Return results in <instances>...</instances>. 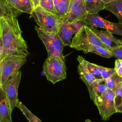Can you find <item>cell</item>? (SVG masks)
Instances as JSON below:
<instances>
[{
    "instance_id": "6da1fadb",
    "label": "cell",
    "mask_w": 122,
    "mask_h": 122,
    "mask_svg": "<svg viewBox=\"0 0 122 122\" xmlns=\"http://www.w3.org/2000/svg\"><path fill=\"white\" fill-rule=\"evenodd\" d=\"M15 16L0 19V60L9 55L28 56L26 42Z\"/></svg>"
},
{
    "instance_id": "7a4b0ae2",
    "label": "cell",
    "mask_w": 122,
    "mask_h": 122,
    "mask_svg": "<svg viewBox=\"0 0 122 122\" xmlns=\"http://www.w3.org/2000/svg\"><path fill=\"white\" fill-rule=\"evenodd\" d=\"M42 68L47 80L53 84L66 78L67 67L64 58L57 56L48 57Z\"/></svg>"
},
{
    "instance_id": "3957f363",
    "label": "cell",
    "mask_w": 122,
    "mask_h": 122,
    "mask_svg": "<svg viewBox=\"0 0 122 122\" xmlns=\"http://www.w3.org/2000/svg\"><path fill=\"white\" fill-rule=\"evenodd\" d=\"M92 44L109 49L99 39L87 26H82L72 39L71 48L83 51L89 45Z\"/></svg>"
},
{
    "instance_id": "277c9868",
    "label": "cell",
    "mask_w": 122,
    "mask_h": 122,
    "mask_svg": "<svg viewBox=\"0 0 122 122\" xmlns=\"http://www.w3.org/2000/svg\"><path fill=\"white\" fill-rule=\"evenodd\" d=\"M35 30L46 47L48 57L57 56L64 58L62 54L64 45L57 33L46 31L37 26Z\"/></svg>"
},
{
    "instance_id": "5b68a950",
    "label": "cell",
    "mask_w": 122,
    "mask_h": 122,
    "mask_svg": "<svg viewBox=\"0 0 122 122\" xmlns=\"http://www.w3.org/2000/svg\"><path fill=\"white\" fill-rule=\"evenodd\" d=\"M31 16L42 30L51 32H57V25L59 18L41 7L40 5L35 7Z\"/></svg>"
},
{
    "instance_id": "8992f818",
    "label": "cell",
    "mask_w": 122,
    "mask_h": 122,
    "mask_svg": "<svg viewBox=\"0 0 122 122\" xmlns=\"http://www.w3.org/2000/svg\"><path fill=\"white\" fill-rule=\"evenodd\" d=\"M27 56L9 55L1 61V84L20 70L27 61Z\"/></svg>"
},
{
    "instance_id": "52a82bcc",
    "label": "cell",
    "mask_w": 122,
    "mask_h": 122,
    "mask_svg": "<svg viewBox=\"0 0 122 122\" xmlns=\"http://www.w3.org/2000/svg\"><path fill=\"white\" fill-rule=\"evenodd\" d=\"M115 93L113 90L108 89L93 101L97 106L99 113L104 121L108 120L114 113H116L114 105Z\"/></svg>"
},
{
    "instance_id": "ba28073f",
    "label": "cell",
    "mask_w": 122,
    "mask_h": 122,
    "mask_svg": "<svg viewBox=\"0 0 122 122\" xmlns=\"http://www.w3.org/2000/svg\"><path fill=\"white\" fill-rule=\"evenodd\" d=\"M21 76V71L19 70L1 84L12 111L16 107V103L19 101L18 91Z\"/></svg>"
},
{
    "instance_id": "9c48e42d",
    "label": "cell",
    "mask_w": 122,
    "mask_h": 122,
    "mask_svg": "<svg viewBox=\"0 0 122 122\" xmlns=\"http://www.w3.org/2000/svg\"><path fill=\"white\" fill-rule=\"evenodd\" d=\"M83 20L91 27L104 29L112 34H116L122 36V24L114 23L107 20L101 17L98 13L87 14Z\"/></svg>"
},
{
    "instance_id": "30bf717a",
    "label": "cell",
    "mask_w": 122,
    "mask_h": 122,
    "mask_svg": "<svg viewBox=\"0 0 122 122\" xmlns=\"http://www.w3.org/2000/svg\"><path fill=\"white\" fill-rule=\"evenodd\" d=\"M87 14L83 0H71L64 19L69 23H71L76 20H83Z\"/></svg>"
},
{
    "instance_id": "8fae6325",
    "label": "cell",
    "mask_w": 122,
    "mask_h": 122,
    "mask_svg": "<svg viewBox=\"0 0 122 122\" xmlns=\"http://www.w3.org/2000/svg\"><path fill=\"white\" fill-rule=\"evenodd\" d=\"M89 28L110 51L111 49L122 46L120 40L116 39L112 35V33L108 31L98 30L93 27H90Z\"/></svg>"
},
{
    "instance_id": "7c38bea8",
    "label": "cell",
    "mask_w": 122,
    "mask_h": 122,
    "mask_svg": "<svg viewBox=\"0 0 122 122\" xmlns=\"http://www.w3.org/2000/svg\"><path fill=\"white\" fill-rule=\"evenodd\" d=\"M57 34L62 41L64 46H70L74 30L70 23L64 18H59L57 25Z\"/></svg>"
},
{
    "instance_id": "4fadbf2b",
    "label": "cell",
    "mask_w": 122,
    "mask_h": 122,
    "mask_svg": "<svg viewBox=\"0 0 122 122\" xmlns=\"http://www.w3.org/2000/svg\"><path fill=\"white\" fill-rule=\"evenodd\" d=\"M10 105L3 88L0 86V122H13Z\"/></svg>"
},
{
    "instance_id": "5bb4252c",
    "label": "cell",
    "mask_w": 122,
    "mask_h": 122,
    "mask_svg": "<svg viewBox=\"0 0 122 122\" xmlns=\"http://www.w3.org/2000/svg\"><path fill=\"white\" fill-rule=\"evenodd\" d=\"M87 87L89 92L90 98L92 101L103 94L108 90L105 79H95L91 84Z\"/></svg>"
},
{
    "instance_id": "9a60e30c",
    "label": "cell",
    "mask_w": 122,
    "mask_h": 122,
    "mask_svg": "<svg viewBox=\"0 0 122 122\" xmlns=\"http://www.w3.org/2000/svg\"><path fill=\"white\" fill-rule=\"evenodd\" d=\"M77 61L79 62L78 71L80 78L87 86L91 84L95 79L87 67L85 63L86 60L82 56H78Z\"/></svg>"
},
{
    "instance_id": "2e32d148",
    "label": "cell",
    "mask_w": 122,
    "mask_h": 122,
    "mask_svg": "<svg viewBox=\"0 0 122 122\" xmlns=\"http://www.w3.org/2000/svg\"><path fill=\"white\" fill-rule=\"evenodd\" d=\"M17 10L31 14L34 7L31 0H7Z\"/></svg>"
},
{
    "instance_id": "e0dca14e",
    "label": "cell",
    "mask_w": 122,
    "mask_h": 122,
    "mask_svg": "<svg viewBox=\"0 0 122 122\" xmlns=\"http://www.w3.org/2000/svg\"><path fill=\"white\" fill-rule=\"evenodd\" d=\"M21 13L10 5L7 0H0V19L10 16L17 17Z\"/></svg>"
},
{
    "instance_id": "ac0fdd59",
    "label": "cell",
    "mask_w": 122,
    "mask_h": 122,
    "mask_svg": "<svg viewBox=\"0 0 122 122\" xmlns=\"http://www.w3.org/2000/svg\"><path fill=\"white\" fill-rule=\"evenodd\" d=\"M84 5L87 13L93 14L104 9L105 3L102 0H84Z\"/></svg>"
},
{
    "instance_id": "d6986e66",
    "label": "cell",
    "mask_w": 122,
    "mask_h": 122,
    "mask_svg": "<svg viewBox=\"0 0 122 122\" xmlns=\"http://www.w3.org/2000/svg\"><path fill=\"white\" fill-rule=\"evenodd\" d=\"M104 9L113 13L122 24V0H116L105 4Z\"/></svg>"
},
{
    "instance_id": "ffe728a7",
    "label": "cell",
    "mask_w": 122,
    "mask_h": 122,
    "mask_svg": "<svg viewBox=\"0 0 122 122\" xmlns=\"http://www.w3.org/2000/svg\"><path fill=\"white\" fill-rule=\"evenodd\" d=\"M71 0H53L56 15L59 18H64L68 9Z\"/></svg>"
},
{
    "instance_id": "44dd1931",
    "label": "cell",
    "mask_w": 122,
    "mask_h": 122,
    "mask_svg": "<svg viewBox=\"0 0 122 122\" xmlns=\"http://www.w3.org/2000/svg\"><path fill=\"white\" fill-rule=\"evenodd\" d=\"M83 51L85 53H87L88 52H93L101 56L108 58L113 56L109 50L101 46L92 44L89 45Z\"/></svg>"
},
{
    "instance_id": "7402d4cb",
    "label": "cell",
    "mask_w": 122,
    "mask_h": 122,
    "mask_svg": "<svg viewBox=\"0 0 122 122\" xmlns=\"http://www.w3.org/2000/svg\"><path fill=\"white\" fill-rule=\"evenodd\" d=\"M113 91L115 93L114 105L116 112L122 113V82L116 86Z\"/></svg>"
},
{
    "instance_id": "603a6c76",
    "label": "cell",
    "mask_w": 122,
    "mask_h": 122,
    "mask_svg": "<svg viewBox=\"0 0 122 122\" xmlns=\"http://www.w3.org/2000/svg\"><path fill=\"white\" fill-rule=\"evenodd\" d=\"M16 107L18 108L24 115L29 122H42L37 116L33 114L19 100L17 102Z\"/></svg>"
},
{
    "instance_id": "cb8c5ba5",
    "label": "cell",
    "mask_w": 122,
    "mask_h": 122,
    "mask_svg": "<svg viewBox=\"0 0 122 122\" xmlns=\"http://www.w3.org/2000/svg\"><path fill=\"white\" fill-rule=\"evenodd\" d=\"M85 63L88 70L92 74V75L94 77L95 79L96 80L103 79L101 75V66L95 64L94 63L90 62L87 61L86 60L85 61Z\"/></svg>"
},
{
    "instance_id": "d4e9b609",
    "label": "cell",
    "mask_w": 122,
    "mask_h": 122,
    "mask_svg": "<svg viewBox=\"0 0 122 122\" xmlns=\"http://www.w3.org/2000/svg\"><path fill=\"white\" fill-rule=\"evenodd\" d=\"M107 87L108 89L113 90L116 86L122 82V78L120 77L116 73H115L108 78L105 79Z\"/></svg>"
},
{
    "instance_id": "484cf974",
    "label": "cell",
    "mask_w": 122,
    "mask_h": 122,
    "mask_svg": "<svg viewBox=\"0 0 122 122\" xmlns=\"http://www.w3.org/2000/svg\"><path fill=\"white\" fill-rule=\"evenodd\" d=\"M39 5L46 10L56 15L53 0H40Z\"/></svg>"
},
{
    "instance_id": "4316f807",
    "label": "cell",
    "mask_w": 122,
    "mask_h": 122,
    "mask_svg": "<svg viewBox=\"0 0 122 122\" xmlns=\"http://www.w3.org/2000/svg\"><path fill=\"white\" fill-rule=\"evenodd\" d=\"M70 26L73 29L74 34L80 30V29L83 26H87L88 24L83 20H75L71 23H69Z\"/></svg>"
},
{
    "instance_id": "83f0119b",
    "label": "cell",
    "mask_w": 122,
    "mask_h": 122,
    "mask_svg": "<svg viewBox=\"0 0 122 122\" xmlns=\"http://www.w3.org/2000/svg\"><path fill=\"white\" fill-rule=\"evenodd\" d=\"M116 73L114 69L101 66V75L103 79H106Z\"/></svg>"
},
{
    "instance_id": "f1b7e54d",
    "label": "cell",
    "mask_w": 122,
    "mask_h": 122,
    "mask_svg": "<svg viewBox=\"0 0 122 122\" xmlns=\"http://www.w3.org/2000/svg\"><path fill=\"white\" fill-rule=\"evenodd\" d=\"M114 69L116 73L122 78V60L117 59L115 60Z\"/></svg>"
},
{
    "instance_id": "f546056e",
    "label": "cell",
    "mask_w": 122,
    "mask_h": 122,
    "mask_svg": "<svg viewBox=\"0 0 122 122\" xmlns=\"http://www.w3.org/2000/svg\"><path fill=\"white\" fill-rule=\"evenodd\" d=\"M112 56L117 59L122 60V46L110 50Z\"/></svg>"
},
{
    "instance_id": "4dcf8cb0",
    "label": "cell",
    "mask_w": 122,
    "mask_h": 122,
    "mask_svg": "<svg viewBox=\"0 0 122 122\" xmlns=\"http://www.w3.org/2000/svg\"><path fill=\"white\" fill-rule=\"evenodd\" d=\"M31 0L33 4L34 8L39 5V0Z\"/></svg>"
},
{
    "instance_id": "1f68e13d",
    "label": "cell",
    "mask_w": 122,
    "mask_h": 122,
    "mask_svg": "<svg viewBox=\"0 0 122 122\" xmlns=\"http://www.w3.org/2000/svg\"><path fill=\"white\" fill-rule=\"evenodd\" d=\"M1 60H0V86L1 85Z\"/></svg>"
},
{
    "instance_id": "d6a6232c",
    "label": "cell",
    "mask_w": 122,
    "mask_h": 122,
    "mask_svg": "<svg viewBox=\"0 0 122 122\" xmlns=\"http://www.w3.org/2000/svg\"><path fill=\"white\" fill-rule=\"evenodd\" d=\"M102 0L105 4V3H107L111 2V1H115V0Z\"/></svg>"
},
{
    "instance_id": "836d02e7",
    "label": "cell",
    "mask_w": 122,
    "mask_h": 122,
    "mask_svg": "<svg viewBox=\"0 0 122 122\" xmlns=\"http://www.w3.org/2000/svg\"><path fill=\"white\" fill-rule=\"evenodd\" d=\"M85 122H92L91 120H90L89 119H87L85 120Z\"/></svg>"
},
{
    "instance_id": "e575fe53",
    "label": "cell",
    "mask_w": 122,
    "mask_h": 122,
    "mask_svg": "<svg viewBox=\"0 0 122 122\" xmlns=\"http://www.w3.org/2000/svg\"><path fill=\"white\" fill-rule=\"evenodd\" d=\"M120 41H121V42L122 43V39L120 40Z\"/></svg>"
},
{
    "instance_id": "d590c367",
    "label": "cell",
    "mask_w": 122,
    "mask_h": 122,
    "mask_svg": "<svg viewBox=\"0 0 122 122\" xmlns=\"http://www.w3.org/2000/svg\"><path fill=\"white\" fill-rule=\"evenodd\" d=\"M83 0V1H84V0Z\"/></svg>"
}]
</instances>
